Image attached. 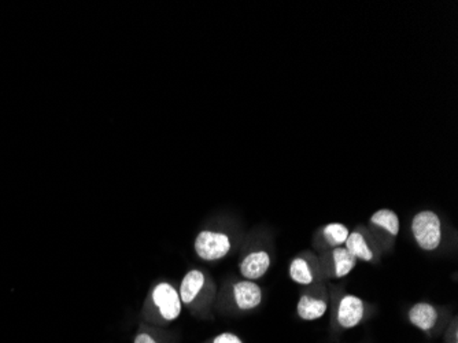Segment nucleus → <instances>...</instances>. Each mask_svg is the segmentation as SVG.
Here are the masks:
<instances>
[{
	"label": "nucleus",
	"mask_w": 458,
	"mask_h": 343,
	"mask_svg": "<svg viewBox=\"0 0 458 343\" xmlns=\"http://www.w3.org/2000/svg\"><path fill=\"white\" fill-rule=\"evenodd\" d=\"M412 232L417 245L427 252L435 250L442 240V227L439 217L431 211H420L412 221Z\"/></svg>",
	"instance_id": "1"
},
{
	"label": "nucleus",
	"mask_w": 458,
	"mask_h": 343,
	"mask_svg": "<svg viewBox=\"0 0 458 343\" xmlns=\"http://www.w3.org/2000/svg\"><path fill=\"white\" fill-rule=\"evenodd\" d=\"M231 249V242L227 235L218 232L203 231L197 236L195 252L202 260L213 261L227 256Z\"/></svg>",
	"instance_id": "2"
},
{
	"label": "nucleus",
	"mask_w": 458,
	"mask_h": 343,
	"mask_svg": "<svg viewBox=\"0 0 458 343\" xmlns=\"http://www.w3.org/2000/svg\"><path fill=\"white\" fill-rule=\"evenodd\" d=\"M154 304L159 308L161 315L166 320H175L182 312V301L177 291L168 283H161L152 292Z\"/></svg>",
	"instance_id": "3"
},
{
	"label": "nucleus",
	"mask_w": 458,
	"mask_h": 343,
	"mask_svg": "<svg viewBox=\"0 0 458 343\" xmlns=\"http://www.w3.org/2000/svg\"><path fill=\"white\" fill-rule=\"evenodd\" d=\"M364 317V304L358 297L346 295L342 298L337 309L339 324L344 328L355 327Z\"/></svg>",
	"instance_id": "4"
},
{
	"label": "nucleus",
	"mask_w": 458,
	"mask_h": 343,
	"mask_svg": "<svg viewBox=\"0 0 458 343\" xmlns=\"http://www.w3.org/2000/svg\"><path fill=\"white\" fill-rule=\"evenodd\" d=\"M234 295L242 310L257 308L262 301L261 288L253 281H240L234 287Z\"/></svg>",
	"instance_id": "5"
},
{
	"label": "nucleus",
	"mask_w": 458,
	"mask_h": 343,
	"mask_svg": "<svg viewBox=\"0 0 458 343\" xmlns=\"http://www.w3.org/2000/svg\"><path fill=\"white\" fill-rule=\"evenodd\" d=\"M270 265L269 254L265 252H256L249 254L240 264V272L246 279H260L267 272Z\"/></svg>",
	"instance_id": "6"
},
{
	"label": "nucleus",
	"mask_w": 458,
	"mask_h": 343,
	"mask_svg": "<svg viewBox=\"0 0 458 343\" xmlns=\"http://www.w3.org/2000/svg\"><path fill=\"white\" fill-rule=\"evenodd\" d=\"M409 319L410 323L413 326H416L417 328L423 330V331H430L437 320H438V312L435 310V308L430 304H416L410 312H409Z\"/></svg>",
	"instance_id": "7"
},
{
	"label": "nucleus",
	"mask_w": 458,
	"mask_h": 343,
	"mask_svg": "<svg viewBox=\"0 0 458 343\" xmlns=\"http://www.w3.org/2000/svg\"><path fill=\"white\" fill-rule=\"evenodd\" d=\"M204 283V276L200 271H191L186 274L183 279L182 287H180V298L184 304H191L200 288L203 287Z\"/></svg>",
	"instance_id": "8"
},
{
	"label": "nucleus",
	"mask_w": 458,
	"mask_h": 343,
	"mask_svg": "<svg viewBox=\"0 0 458 343\" xmlns=\"http://www.w3.org/2000/svg\"><path fill=\"white\" fill-rule=\"evenodd\" d=\"M327 312V304L322 299H316L312 297H302L298 304V315L303 320H316L324 316Z\"/></svg>",
	"instance_id": "9"
},
{
	"label": "nucleus",
	"mask_w": 458,
	"mask_h": 343,
	"mask_svg": "<svg viewBox=\"0 0 458 343\" xmlns=\"http://www.w3.org/2000/svg\"><path fill=\"white\" fill-rule=\"evenodd\" d=\"M346 249L358 260L362 261H371L373 258V253L369 249L365 238L358 234V232H353L349 235L347 240H346Z\"/></svg>",
	"instance_id": "10"
},
{
	"label": "nucleus",
	"mask_w": 458,
	"mask_h": 343,
	"mask_svg": "<svg viewBox=\"0 0 458 343\" xmlns=\"http://www.w3.org/2000/svg\"><path fill=\"white\" fill-rule=\"evenodd\" d=\"M332 256L335 261V274L337 277L350 274L357 264V258L346 247H336Z\"/></svg>",
	"instance_id": "11"
},
{
	"label": "nucleus",
	"mask_w": 458,
	"mask_h": 343,
	"mask_svg": "<svg viewBox=\"0 0 458 343\" xmlns=\"http://www.w3.org/2000/svg\"><path fill=\"white\" fill-rule=\"evenodd\" d=\"M371 222L380 227V228H385L393 236H396L398 232H399V218L393 210L382 209V210L376 211L371 217Z\"/></svg>",
	"instance_id": "12"
},
{
	"label": "nucleus",
	"mask_w": 458,
	"mask_h": 343,
	"mask_svg": "<svg viewBox=\"0 0 458 343\" xmlns=\"http://www.w3.org/2000/svg\"><path fill=\"white\" fill-rule=\"evenodd\" d=\"M290 276L294 281L299 284H310L313 281V274L303 258H295L290 265Z\"/></svg>",
	"instance_id": "13"
},
{
	"label": "nucleus",
	"mask_w": 458,
	"mask_h": 343,
	"mask_svg": "<svg viewBox=\"0 0 458 343\" xmlns=\"http://www.w3.org/2000/svg\"><path fill=\"white\" fill-rule=\"evenodd\" d=\"M349 235H350L349 229L339 222L328 224L324 228V236L331 246H340L346 243Z\"/></svg>",
	"instance_id": "14"
},
{
	"label": "nucleus",
	"mask_w": 458,
	"mask_h": 343,
	"mask_svg": "<svg viewBox=\"0 0 458 343\" xmlns=\"http://www.w3.org/2000/svg\"><path fill=\"white\" fill-rule=\"evenodd\" d=\"M214 343H242V341L234 334H221L214 340Z\"/></svg>",
	"instance_id": "15"
},
{
	"label": "nucleus",
	"mask_w": 458,
	"mask_h": 343,
	"mask_svg": "<svg viewBox=\"0 0 458 343\" xmlns=\"http://www.w3.org/2000/svg\"><path fill=\"white\" fill-rule=\"evenodd\" d=\"M134 343H157L151 337H148V335H146V334H141V335H139L137 338H136V341H134Z\"/></svg>",
	"instance_id": "16"
}]
</instances>
